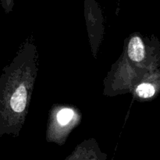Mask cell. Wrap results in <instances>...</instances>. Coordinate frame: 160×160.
<instances>
[{
	"instance_id": "1",
	"label": "cell",
	"mask_w": 160,
	"mask_h": 160,
	"mask_svg": "<svg viewBox=\"0 0 160 160\" xmlns=\"http://www.w3.org/2000/svg\"><path fill=\"white\" fill-rule=\"evenodd\" d=\"M27 104V91L23 85L19 86L12 94L10 99V106L12 110L17 112H22Z\"/></svg>"
},
{
	"instance_id": "2",
	"label": "cell",
	"mask_w": 160,
	"mask_h": 160,
	"mask_svg": "<svg viewBox=\"0 0 160 160\" xmlns=\"http://www.w3.org/2000/svg\"><path fill=\"white\" fill-rule=\"evenodd\" d=\"M128 55L132 60L140 62L145 57V47L142 39L138 36L131 39L128 45Z\"/></svg>"
},
{
	"instance_id": "3",
	"label": "cell",
	"mask_w": 160,
	"mask_h": 160,
	"mask_svg": "<svg viewBox=\"0 0 160 160\" xmlns=\"http://www.w3.org/2000/svg\"><path fill=\"white\" fill-rule=\"evenodd\" d=\"M136 92L142 98H150L155 94V88L149 84H142L137 88Z\"/></svg>"
},
{
	"instance_id": "4",
	"label": "cell",
	"mask_w": 160,
	"mask_h": 160,
	"mask_svg": "<svg viewBox=\"0 0 160 160\" xmlns=\"http://www.w3.org/2000/svg\"><path fill=\"white\" fill-rule=\"evenodd\" d=\"M73 117V111L70 109H63L57 114V120L61 125H66Z\"/></svg>"
}]
</instances>
